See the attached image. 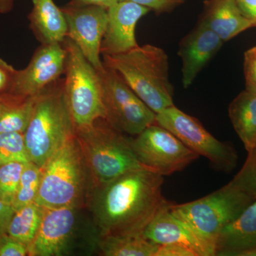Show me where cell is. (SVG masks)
Returning <instances> with one entry per match:
<instances>
[{
	"label": "cell",
	"mask_w": 256,
	"mask_h": 256,
	"mask_svg": "<svg viewBox=\"0 0 256 256\" xmlns=\"http://www.w3.org/2000/svg\"><path fill=\"white\" fill-rule=\"evenodd\" d=\"M163 183L164 176L142 168L96 186L90 206L100 236L142 235L166 201Z\"/></svg>",
	"instance_id": "6da1fadb"
},
{
	"label": "cell",
	"mask_w": 256,
	"mask_h": 256,
	"mask_svg": "<svg viewBox=\"0 0 256 256\" xmlns=\"http://www.w3.org/2000/svg\"><path fill=\"white\" fill-rule=\"evenodd\" d=\"M104 65L119 74L128 86L156 114L174 106L169 60L160 47L146 44L102 56Z\"/></svg>",
	"instance_id": "7a4b0ae2"
},
{
	"label": "cell",
	"mask_w": 256,
	"mask_h": 256,
	"mask_svg": "<svg viewBox=\"0 0 256 256\" xmlns=\"http://www.w3.org/2000/svg\"><path fill=\"white\" fill-rule=\"evenodd\" d=\"M24 136L28 160L41 168L75 137V128L64 98L63 78L56 80L36 96Z\"/></svg>",
	"instance_id": "3957f363"
},
{
	"label": "cell",
	"mask_w": 256,
	"mask_h": 256,
	"mask_svg": "<svg viewBox=\"0 0 256 256\" xmlns=\"http://www.w3.org/2000/svg\"><path fill=\"white\" fill-rule=\"evenodd\" d=\"M76 138L95 188L129 172L148 168L138 160L131 140L106 120L76 131Z\"/></svg>",
	"instance_id": "277c9868"
},
{
	"label": "cell",
	"mask_w": 256,
	"mask_h": 256,
	"mask_svg": "<svg viewBox=\"0 0 256 256\" xmlns=\"http://www.w3.org/2000/svg\"><path fill=\"white\" fill-rule=\"evenodd\" d=\"M254 201L230 181L195 201L180 204L172 202L170 210L216 256V246L222 230Z\"/></svg>",
	"instance_id": "5b68a950"
},
{
	"label": "cell",
	"mask_w": 256,
	"mask_h": 256,
	"mask_svg": "<svg viewBox=\"0 0 256 256\" xmlns=\"http://www.w3.org/2000/svg\"><path fill=\"white\" fill-rule=\"evenodd\" d=\"M67 52L63 78L66 104L75 131L107 118L98 72L68 37L63 42Z\"/></svg>",
	"instance_id": "8992f818"
},
{
	"label": "cell",
	"mask_w": 256,
	"mask_h": 256,
	"mask_svg": "<svg viewBox=\"0 0 256 256\" xmlns=\"http://www.w3.org/2000/svg\"><path fill=\"white\" fill-rule=\"evenodd\" d=\"M88 171L76 138L66 143L42 168L35 202L44 208L79 206Z\"/></svg>",
	"instance_id": "52a82bcc"
},
{
	"label": "cell",
	"mask_w": 256,
	"mask_h": 256,
	"mask_svg": "<svg viewBox=\"0 0 256 256\" xmlns=\"http://www.w3.org/2000/svg\"><path fill=\"white\" fill-rule=\"evenodd\" d=\"M156 124L174 134L198 156L207 158L217 170L228 173L236 166L238 154L233 144L217 140L198 120L176 106L156 114Z\"/></svg>",
	"instance_id": "ba28073f"
},
{
	"label": "cell",
	"mask_w": 256,
	"mask_h": 256,
	"mask_svg": "<svg viewBox=\"0 0 256 256\" xmlns=\"http://www.w3.org/2000/svg\"><path fill=\"white\" fill-rule=\"evenodd\" d=\"M100 76L106 121L121 132L136 136L156 124V114L128 86L114 70H97Z\"/></svg>",
	"instance_id": "9c48e42d"
},
{
	"label": "cell",
	"mask_w": 256,
	"mask_h": 256,
	"mask_svg": "<svg viewBox=\"0 0 256 256\" xmlns=\"http://www.w3.org/2000/svg\"><path fill=\"white\" fill-rule=\"evenodd\" d=\"M131 144L140 162L162 176L182 171L200 156L156 122L136 136Z\"/></svg>",
	"instance_id": "30bf717a"
},
{
	"label": "cell",
	"mask_w": 256,
	"mask_h": 256,
	"mask_svg": "<svg viewBox=\"0 0 256 256\" xmlns=\"http://www.w3.org/2000/svg\"><path fill=\"white\" fill-rule=\"evenodd\" d=\"M67 52L63 43L41 44L26 68L16 70L10 94L36 97L65 72Z\"/></svg>",
	"instance_id": "8fae6325"
},
{
	"label": "cell",
	"mask_w": 256,
	"mask_h": 256,
	"mask_svg": "<svg viewBox=\"0 0 256 256\" xmlns=\"http://www.w3.org/2000/svg\"><path fill=\"white\" fill-rule=\"evenodd\" d=\"M67 24V37L76 44L96 69L104 67L101 44L108 22V10L94 5L62 8Z\"/></svg>",
	"instance_id": "7c38bea8"
},
{
	"label": "cell",
	"mask_w": 256,
	"mask_h": 256,
	"mask_svg": "<svg viewBox=\"0 0 256 256\" xmlns=\"http://www.w3.org/2000/svg\"><path fill=\"white\" fill-rule=\"evenodd\" d=\"M78 208H44L38 232L28 246V256L68 255L76 236Z\"/></svg>",
	"instance_id": "4fadbf2b"
},
{
	"label": "cell",
	"mask_w": 256,
	"mask_h": 256,
	"mask_svg": "<svg viewBox=\"0 0 256 256\" xmlns=\"http://www.w3.org/2000/svg\"><path fill=\"white\" fill-rule=\"evenodd\" d=\"M150 11L130 1H120L109 8L101 55L120 54L139 46L136 40V26L139 20Z\"/></svg>",
	"instance_id": "5bb4252c"
},
{
	"label": "cell",
	"mask_w": 256,
	"mask_h": 256,
	"mask_svg": "<svg viewBox=\"0 0 256 256\" xmlns=\"http://www.w3.org/2000/svg\"><path fill=\"white\" fill-rule=\"evenodd\" d=\"M223 44L224 42L216 34L201 23L183 38L178 56L182 63V82L184 88L193 84Z\"/></svg>",
	"instance_id": "9a60e30c"
},
{
	"label": "cell",
	"mask_w": 256,
	"mask_h": 256,
	"mask_svg": "<svg viewBox=\"0 0 256 256\" xmlns=\"http://www.w3.org/2000/svg\"><path fill=\"white\" fill-rule=\"evenodd\" d=\"M172 202H164L143 232L142 236L156 245L178 244L191 248L198 256H215L214 252L171 212Z\"/></svg>",
	"instance_id": "2e32d148"
},
{
	"label": "cell",
	"mask_w": 256,
	"mask_h": 256,
	"mask_svg": "<svg viewBox=\"0 0 256 256\" xmlns=\"http://www.w3.org/2000/svg\"><path fill=\"white\" fill-rule=\"evenodd\" d=\"M200 23L216 34L224 43L255 28L242 14L236 0H207Z\"/></svg>",
	"instance_id": "e0dca14e"
},
{
	"label": "cell",
	"mask_w": 256,
	"mask_h": 256,
	"mask_svg": "<svg viewBox=\"0 0 256 256\" xmlns=\"http://www.w3.org/2000/svg\"><path fill=\"white\" fill-rule=\"evenodd\" d=\"M256 245V200L222 230L216 246V256H236Z\"/></svg>",
	"instance_id": "ac0fdd59"
},
{
	"label": "cell",
	"mask_w": 256,
	"mask_h": 256,
	"mask_svg": "<svg viewBox=\"0 0 256 256\" xmlns=\"http://www.w3.org/2000/svg\"><path fill=\"white\" fill-rule=\"evenodd\" d=\"M30 26L41 44L63 43L67 37V24L62 9L53 0H32Z\"/></svg>",
	"instance_id": "d6986e66"
},
{
	"label": "cell",
	"mask_w": 256,
	"mask_h": 256,
	"mask_svg": "<svg viewBox=\"0 0 256 256\" xmlns=\"http://www.w3.org/2000/svg\"><path fill=\"white\" fill-rule=\"evenodd\" d=\"M228 116L247 152L256 146V94L245 90L232 100Z\"/></svg>",
	"instance_id": "ffe728a7"
},
{
	"label": "cell",
	"mask_w": 256,
	"mask_h": 256,
	"mask_svg": "<svg viewBox=\"0 0 256 256\" xmlns=\"http://www.w3.org/2000/svg\"><path fill=\"white\" fill-rule=\"evenodd\" d=\"M36 97H20L10 92L0 96V133H24L32 118Z\"/></svg>",
	"instance_id": "44dd1931"
},
{
	"label": "cell",
	"mask_w": 256,
	"mask_h": 256,
	"mask_svg": "<svg viewBox=\"0 0 256 256\" xmlns=\"http://www.w3.org/2000/svg\"><path fill=\"white\" fill-rule=\"evenodd\" d=\"M97 242L106 256H156L159 246L142 235L100 236Z\"/></svg>",
	"instance_id": "7402d4cb"
},
{
	"label": "cell",
	"mask_w": 256,
	"mask_h": 256,
	"mask_svg": "<svg viewBox=\"0 0 256 256\" xmlns=\"http://www.w3.org/2000/svg\"><path fill=\"white\" fill-rule=\"evenodd\" d=\"M44 210V208L36 202L15 210L5 234L28 246L38 232Z\"/></svg>",
	"instance_id": "603a6c76"
},
{
	"label": "cell",
	"mask_w": 256,
	"mask_h": 256,
	"mask_svg": "<svg viewBox=\"0 0 256 256\" xmlns=\"http://www.w3.org/2000/svg\"><path fill=\"white\" fill-rule=\"evenodd\" d=\"M41 176V168L30 162L25 164L12 204L14 210L35 202L40 188Z\"/></svg>",
	"instance_id": "cb8c5ba5"
},
{
	"label": "cell",
	"mask_w": 256,
	"mask_h": 256,
	"mask_svg": "<svg viewBox=\"0 0 256 256\" xmlns=\"http://www.w3.org/2000/svg\"><path fill=\"white\" fill-rule=\"evenodd\" d=\"M30 162L24 136L21 132L0 133V165L6 163Z\"/></svg>",
	"instance_id": "d4e9b609"
},
{
	"label": "cell",
	"mask_w": 256,
	"mask_h": 256,
	"mask_svg": "<svg viewBox=\"0 0 256 256\" xmlns=\"http://www.w3.org/2000/svg\"><path fill=\"white\" fill-rule=\"evenodd\" d=\"M25 164L14 162L0 165V200L12 206Z\"/></svg>",
	"instance_id": "484cf974"
},
{
	"label": "cell",
	"mask_w": 256,
	"mask_h": 256,
	"mask_svg": "<svg viewBox=\"0 0 256 256\" xmlns=\"http://www.w3.org/2000/svg\"><path fill=\"white\" fill-rule=\"evenodd\" d=\"M232 182L244 193L256 200V146L248 152V158Z\"/></svg>",
	"instance_id": "4316f807"
},
{
	"label": "cell",
	"mask_w": 256,
	"mask_h": 256,
	"mask_svg": "<svg viewBox=\"0 0 256 256\" xmlns=\"http://www.w3.org/2000/svg\"><path fill=\"white\" fill-rule=\"evenodd\" d=\"M244 67L246 90L256 94V46L244 54Z\"/></svg>",
	"instance_id": "83f0119b"
},
{
	"label": "cell",
	"mask_w": 256,
	"mask_h": 256,
	"mask_svg": "<svg viewBox=\"0 0 256 256\" xmlns=\"http://www.w3.org/2000/svg\"><path fill=\"white\" fill-rule=\"evenodd\" d=\"M28 256V246L26 244L4 234L0 237V256Z\"/></svg>",
	"instance_id": "f1b7e54d"
},
{
	"label": "cell",
	"mask_w": 256,
	"mask_h": 256,
	"mask_svg": "<svg viewBox=\"0 0 256 256\" xmlns=\"http://www.w3.org/2000/svg\"><path fill=\"white\" fill-rule=\"evenodd\" d=\"M130 1L146 6L150 10H154L158 14L170 12L175 8L184 2L185 0H120Z\"/></svg>",
	"instance_id": "f546056e"
},
{
	"label": "cell",
	"mask_w": 256,
	"mask_h": 256,
	"mask_svg": "<svg viewBox=\"0 0 256 256\" xmlns=\"http://www.w3.org/2000/svg\"><path fill=\"white\" fill-rule=\"evenodd\" d=\"M16 72L11 64L0 58V96L11 92Z\"/></svg>",
	"instance_id": "4dcf8cb0"
},
{
	"label": "cell",
	"mask_w": 256,
	"mask_h": 256,
	"mask_svg": "<svg viewBox=\"0 0 256 256\" xmlns=\"http://www.w3.org/2000/svg\"><path fill=\"white\" fill-rule=\"evenodd\" d=\"M156 256H198L191 248L182 244L159 245Z\"/></svg>",
	"instance_id": "1f68e13d"
},
{
	"label": "cell",
	"mask_w": 256,
	"mask_h": 256,
	"mask_svg": "<svg viewBox=\"0 0 256 256\" xmlns=\"http://www.w3.org/2000/svg\"><path fill=\"white\" fill-rule=\"evenodd\" d=\"M14 210L12 206L0 200V237L6 233V228Z\"/></svg>",
	"instance_id": "d6a6232c"
},
{
	"label": "cell",
	"mask_w": 256,
	"mask_h": 256,
	"mask_svg": "<svg viewBox=\"0 0 256 256\" xmlns=\"http://www.w3.org/2000/svg\"><path fill=\"white\" fill-rule=\"evenodd\" d=\"M244 16L248 18L256 26V0H236Z\"/></svg>",
	"instance_id": "836d02e7"
},
{
	"label": "cell",
	"mask_w": 256,
	"mask_h": 256,
	"mask_svg": "<svg viewBox=\"0 0 256 256\" xmlns=\"http://www.w3.org/2000/svg\"><path fill=\"white\" fill-rule=\"evenodd\" d=\"M118 2L120 0H72L68 4L75 6L94 5V6H101L108 10Z\"/></svg>",
	"instance_id": "e575fe53"
},
{
	"label": "cell",
	"mask_w": 256,
	"mask_h": 256,
	"mask_svg": "<svg viewBox=\"0 0 256 256\" xmlns=\"http://www.w3.org/2000/svg\"><path fill=\"white\" fill-rule=\"evenodd\" d=\"M14 0H0V14L10 13L14 8Z\"/></svg>",
	"instance_id": "d590c367"
},
{
	"label": "cell",
	"mask_w": 256,
	"mask_h": 256,
	"mask_svg": "<svg viewBox=\"0 0 256 256\" xmlns=\"http://www.w3.org/2000/svg\"><path fill=\"white\" fill-rule=\"evenodd\" d=\"M236 256H256V245L239 252Z\"/></svg>",
	"instance_id": "8d00e7d4"
},
{
	"label": "cell",
	"mask_w": 256,
	"mask_h": 256,
	"mask_svg": "<svg viewBox=\"0 0 256 256\" xmlns=\"http://www.w3.org/2000/svg\"></svg>",
	"instance_id": "74e56055"
}]
</instances>
